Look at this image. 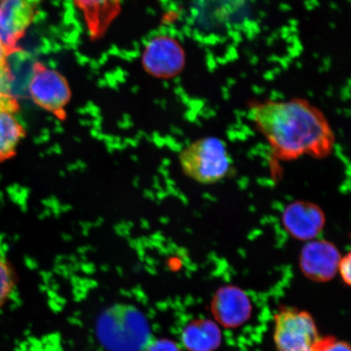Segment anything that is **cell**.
Returning a JSON list of instances; mask_svg holds the SVG:
<instances>
[{
	"instance_id": "cell-6",
	"label": "cell",
	"mask_w": 351,
	"mask_h": 351,
	"mask_svg": "<svg viewBox=\"0 0 351 351\" xmlns=\"http://www.w3.org/2000/svg\"><path fill=\"white\" fill-rule=\"evenodd\" d=\"M186 52L181 43L169 36L148 43L143 56V67L152 76L169 79L178 76L186 66Z\"/></svg>"
},
{
	"instance_id": "cell-3",
	"label": "cell",
	"mask_w": 351,
	"mask_h": 351,
	"mask_svg": "<svg viewBox=\"0 0 351 351\" xmlns=\"http://www.w3.org/2000/svg\"><path fill=\"white\" fill-rule=\"evenodd\" d=\"M180 164L188 178L202 185H213L229 174L231 158L222 139L208 136L183 149Z\"/></svg>"
},
{
	"instance_id": "cell-7",
	"label": "cell",
	"mask_w": 351,
	"mask_h": 351,
	"mask_svg": "<svg viewBox=\"0 0 351 351\" xmlns=\"http://www.w3.org/2000/svg\"><path fill=\"white\" fill-rule=\"evenodd\" d=\"M341 258L335 244L328 240L307 241L300 254V269L307 279L328 282L335 278Z\"/></svg>"
},
{
	"instance_id": "cell-4",
	"label": "cell",
	"mask_w": 351,
	"mask_h": 351,
	"mask_svg": "<svg viewBox=\"0 0 351 351\" xmlns=\"http://www.w3.org/2000/svg\"><path fill=\"white\" fill-rule=\"evenodd\" d=\"M322 337L306 311L287 308L275 315L274 341L278 351H315Z\"/></svg>"
},
{
	"instance_id": "cell-9",
	"label": "cell",
	"mask_w": 351,
	"mask_h": 351,
	"mask_svg": "<svg viewBox=\"0 0 351 351\" xmlns=\"http://www.w3.org/2000/svg\"><path fill=\"white\" fill-rule=\"evenodd\" d=\"M34 16L33 0H0V38L8 53L19 48L17 43L33 23Z\"/></svg>"
},
{
	"instance_id": "cell-12",
	"label": "cell",
	"mask_w": 351,
	"mask_h": 351,
	"mask_svg": "<svg viewBox=\"0 0 351 351\" xmlns=\"http://www.w3.org/2000/svg\"><path fill=\"white\" fill-rule=\"evenodd\" d=\"M77 2L85 13L91 29H95L96 32L106 26L119 7V0H77Z\"/></svg>"
},
{
	"instance_id": "cell-5",
	"label": "cell",
	"mask_w": 351,
	"mask_h": 351,
	"mask_svg": "<svg viewBox=\"0 0 351 351\" xmlns=\"http://www.w3.org/2000/svg\"><path fill=\"white\" fill-rule=\"evenodd\" d=\"M27 89L38 106L57 117L65 116V108L71 99V90L62 74L40 63L34 64Z\"/></svg>"
},
{
	"instance_id": "cell-10",
	"label": "cell",
	"mask_w": 351,
	"mask_h": 351,
	"mask_svg": "<svg viewBox=\"0 0 351 351\" xmlns=\"http://www.w3.org/2000/svg\"><path fill=\"white\" fill-rule=\"evenodd\" d=\"M215 315L222 322L234 324L245 319L251 310L249 298L236 287H225L219 289L213 301Z\"/></svg>"
},
{
	"instance_id": "cell-16",
	"label": "cell",
	"mask_w": 351,
	"mask_h": 351,
	"mask_svg": "<svg viewBox=\"0 0 351 351\" xmlns=\"http://www.w3.org/2000/svg\"><path fill=\"white\" fill-rule=\"evenodd\" d=\"M147 351H179L170 341H157L149 344Z\"/></svg>"
},
{
	"instance_id": "cell-17",
	"label": "cell",
	"mask_w": 351,
	"mask_h": 351,
	"mask_svg": "<svg viewBox=\"0 0 351 351\" xmlns=\"http://www.w3.org/2000/svg\"><path fill=\"white\" fill-rule=\"evenodd\" d=\"M8 54L10 53H8L6 47L3 45L1 38H0V65L7 64V56Z\"/></svg>"
},
{
	"instance_id": "cell-2",
	"label": "cell",
	"mask_w": 351,
	"mask_h": 351,
	"mask_svg": "<svg viewBox=\"0 0 351 351\" xmlns=\"http://www.w3.org/2000/svg\"><path fill=\"white\" fill-rule=\"evenodd\" d=\"M99 340L111 351H142L150 344L147 320L134 307L113 306L105 311L98 324Z\"/></svg>"
},
{
	"instance_id": "cell-14",
	"label": "cell",
	"mask_w": 351,
	"mask_h": 351,
	"mask_svg": "<svg viewBox=\"0 0 351 351\" xmlns=\"http://www.w3.org/2000/svg\"><path fill=\"white\" fill-rule=\"evenodd\" d=\"M315 351H350V346L335 337H322Z\"/></svg>"
},
{
	"instance_id": "cell-1",
	"label": "cell",
	"mask_w": 351,
	"mask_h": 351,
	"mask_svg": "<svg viewBox=\"0 0 351 351\" xmlns=\"http://www.w3.org/2000/svg\"><path fill=\"white\" fill-rule=\"evenodd\" d=\"M249 117L280 160L306 156L323 160L335 149L336 136L328 118L306 99L254 102Z\"/></svg>"
},
{
	"instance_id": "cell-13",
	"label": "cell",
	"mask_w": 351,
	"mask_h": 351,
	"mask_svg": "<svg viewBox=\"0 0 351 351\" xmlns=\"http://www.w3.org/2000/svg\"><path fill=\"white\" fill-rule=\"evenodd\" d=\"M15 280L11 267L5 261L0 258V307L11 295L14 288Z\"/></svg>"
},
{
	"instance_id": "cell-8",
	"label": "cell",
	"mask_w": 351,
	"mask_h": 351,
	"mask_svg": "<svg viewBox=\"0 0 351 351\" xmlns=\"http://www.w3.org/2000/svg\"><path fill=\"white\" fill-rule=\"evenodd\" d=\"M282 222L293 239L302 241L317 239L326 223L324 210L308 201H295L283 210Z\"/></svg>"
},
{
	"instance_id": "cell-11",
	"label": "cell",
	"mask_w": 351,
	"mask_h": 351,
	"mask_svg": "<svg viewBox=\"0 0 351 351\" xmlns=\"http://www.w3.org/2000/svg\"><path fill=\"white\" fill-rule=\"evenodd\" d=\"M14 114L0 110V163L15 155L17 147L25 135L23 126Z\"/></svg>"
},
{
	"instance_id": "cell-15",
	"label": "cell",
	"mask_w": 351,
	"mask_h": 351,
	"mask_svg": "<svg viewBox=\"0 0 351 351\" xmlns=\"http://www.w3.org/2000/svg\"><path fill=\"white\" fill-rule=\"evenodd\" d=\"M351 254L348 252L344 256H341L337 267V274H339L342 282L350 287L351 282L350 276Z\"/></svg>"
}]
</instances>
